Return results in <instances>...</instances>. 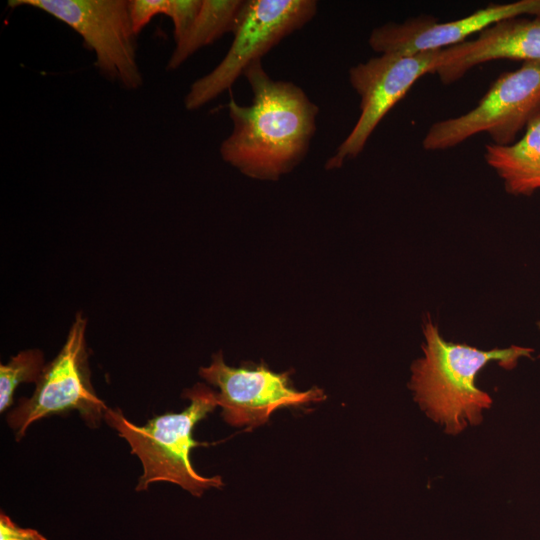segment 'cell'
<instances>
[{
  "mask_svg": "<svg viewBox=\"0 0 540 540\" xmlns=\"http://www.w3.org/2000/svg\"><path fill=\"white\" fill-rule=\"evenodd\" d=\"M10 7L30 6L65 23L94 52L95 66L111 82L127 90L143 84L137 63V34L125 0H10Z\"/></svg>",
  "mask_w": 540,
  "mask_h": 540,
  "instance_id": "obj_6",
  "label": "cell"
},
{
  "mask_svg": "<svg viewBox=\"0 0 540 540\" xmlns=\"http://www.w3.org/2000/svg\"><path fill=\"white\" fill-rule=\"evenodd\" d=\"M190 405L180 413L155 416L138 426L124 417L120 409L107 408L104 419L117 430L141 461L143 474L137 491L146 490L151 483L166 481L177 484L194 496L209 488L223 486L220 476L204 477L197 473L190 460V451L199 445L192 437L194 426L217 406L216 393L198 383L184 392Z\"/></svg>",
  "mask_w": 540,
  "mask_h": 540,
  "instance_id": "obj_3",
  "label": "cell"
},
{
  "mask_svg": "<svg viewBox=\"0 0 540 540\" xmlns=\"http://www.w3.org/2000/svg\"><path fill=\"white\" fill-rule=\"evenodd\" d=\"M0 540H47L38 531L17 526L6 514H0Z\"/></svg>",
  "mask_w": 540,
  "mask_h": 540,
  "instance_id": "obj_17",
  "label": "cell"
},
{
  "mask_svg": "<svg viewBox=\"0 0 540 540\" xmlns=\"http://www.w3.org/2000/svg\"><path fill=\"white\" fill-rule=\"evenodd\" d=\"M423 355L411 366L409 389L420 408L448 434L480 424L492 398L476 386L477 374L489 362L504 369L520 358H532L533 348L512 345L490 351L445 340L438 326L426 317L422 326Z\"/></svg>",
  "mask_w": 540,
  "mask_h": 540,
  "instance_id": "obj_2",
  "label": "cell"
},
{
  "mask_svg": "<svg viewBox=\"0 0 540 540\" xmlns=\"http://www.w3.org/2000/svg\"><path fill=\"white\" fill-rule=\"evenodd\" d=\"M201 0H168L165 15L172 19L174 40L179 42L190 30L198 16Z\"/></svg>",
  "mask_w": 540,
  "mask_h": 540,
  "instance_id": "obj_15",
  "label": "cell"
},
{
  "mask_svg": "<svg viewBox=\"0 0 540 540\" xmlns=\"http://www.w3.org/2000/svg\"><path fill=\"white\" fill-rule=\"evenodd\" d=\"M518 16H540V0L491 3L466 17L448 22H437L425 15L402 23L388 22L371 31L368 43L381 54L413 55L441 50L463 43L467 37L479 34L499 21Z\"/></svg>",
  "mask_w": 540,
  "mask_h": 540,
  "instance_id": "obj_10",
  "label": "cell"
},
{
  "mask_svg": "<svg viewBox=\"0 0 540 540\" xmlns=\"http://www.w3.org/2000/svg\"><path fill=\"white\" fill-rule=\"evenodd\" d=\"M167 6L168 0L129 1V14L135 33L138 35L154 16L165 14Z\"/></svg>",
  "mask_w": 540,
  "mask_h": 540,
  "instance_id": "obj_16",
  "label": "cell"
},
{
  "mask_svg": "<svg viewBox=\"0 0 540 540\" xmlns=\"http://www.w3.org/2000/svg\"><path fill=\"white\" fill-rule=\"evenodd\" d=\"M243 0H203L187 34L176 43L166 69H177L192 54L235 29Z\"/></svg>",
  "mask_w": 540,
  "mask_h": 540,
  "instance_id": "obj_13",
  "label": "cell"
},
{
  "mask_svg": "<svg viewBox=\"0 0 540 540\" xmlns=\"http://www.w3.org/2000/svg\"><path fill=\"white\" fill-rule=\"evenodd\" d=\"M45 367L43 352L29 349L13 356L7 364L0 365V411L13 404V396L21 383H37Z\"/></svg>",
  "mask_w": 540,
  "mask_h": 540,
  "instance_id": "obj_14",
  "label": "cell"
},
{
  "mask_svg": "<svg viewBox=\"0 0 540 540\" xmlns=\"http://www.w3.org/2000/svg\"><path fill=\"white\" fill-rule=\"evenodd\" d=\"M484 159L502 179L506 192L531 196L540 189V116L510 145L487 144Z\"/></svg>",
  "mask_w": 540,
  "mask_h": 540,
  "instance_id": "obj_12",
  "label": "cell"
},
{
  "mask_svg": "<svg viewBox=\"0 0 540 540\" xmlns=\"http://www.w3.org/2000/svg\"><path fill=\"white\" fill-rule=\"evenodd\" d=\"M446 61L435 74L449 85L474 66L494 60L540 62V16H518L499 21L472 41L446 48Z\"/></svg>",
  "mask_w": 540,
  "mask_h": 540,
  "instance_id": "obj_11",
  "label": "cell"
},
{
  "mask_svg": "<svg viewBox=\"0 0 540 540\" xmlns=\"http://www.w3.org/2000/svg\"><path fill=\"white\" fill-rule=\"evenodd\" d=\"M540 116V62H523L492 82L469 112L431 125L422 140L427 151L455 147L480 133L493 144L510 145L534 118Z\"/></svg>",
  "mask_w": 540,
  "mask_h": 540,
  "instance_id": "obj_4",
  "label": "cell"
},
{
  "mask_svg": "<svg viewBox=\"0 0 540 540\" xmlns=\"http://www.w3.org/2000/svg\"><path fill=\"white\" fill-rule=\"evenodd\" d=\"M199 374L219 389L216 400L222 407V416L235 427L253 428L268 422L279 408L326 398L319 388L303 392L294 389L287 373H275L264 365L256 368L228 366L222 352L213 356L209 366L200 368Z\"/></svg>",
  "mask_w": 540,
  "mask_h": 540,
  "instance_id": "obj_9",
  "label": "cell"
},
{
  "mask_svg": "<svg viewBox=\"0 0 540 540\" xmlns=\"http://www.w3.org/2000/svg\"><path fill=\"white\" fill-rule=\"evenodd\" d=\"M251 105L228 104L233 130L220 145L222 159L251 178L277 180L306 157L316 132L318 106L298 85L275 81L255 61L243 74Z\"/></svg>",
  "mask_w": 540,
  "mask_h": 540,
  "instance_id": "obj_1",
  "label": "cell"
},
{
  "mask_svg": "<svg viewBox=\"0 0 540 540\" xmlns=\"http://www.w3.org/2000/svg\"><path fill=\"white\" fill-rule=\"evenodd\" d=\"M446 59L445 49L413 55L385 53L352 66L349 81L360 96V116L353 129L325 164L335 169L357 157L385 115L423 75L432 73Z\"/></svg>",
  "mask_w": 540,
  "mask_h": 540,
  "instance_id": "obj_8",
  "label": "cell"
},
{
  "mask_svg": "<svg viewBox=\"0 0 540 540\" xmlns=\"http://www.w3.org/2000/svg\"><path fill=\"white\" fill-rule=\"evenodd\" d=\"M87 319L77 313L66 341L57 356L45 365L29 398H21L7 416L9 426L20 440L35 421L73 410L86 424L97 427L107 406L96 395L90 379L86 346Z\"/></svg>",
  "mask_w": 540,
  "mask_h": 540,
  "instance_id": "obj_7",
  "label": "cell"
},
{
  "mask_svg": "<svg viewBox=\"0 0 540 540\" xmlns=\"http://www.w3.org/2000/svg\"><path fill=\"white\" fill-rule=\"evenodd\" d=\"M316 13L314 0L243 1L229 50L210 73L190 86L184 98L185 108L197 110L230 89L249 65L301 29Z\"/></svg>",
  "mask_w": 540,
  "mask_h": 540,
  "instance_id": "obj_5",
  "label": "cell"
},
{
  "mask_svg": "<svg viewBox=\"0 0 540 540\" xmlns=\"http://www.w3.org/2000/svg\"><path fill=\"white\" fill-rule=\"evenodd\" d=\"M537 326L540 329V321L537 322Z\"/></svg>",
  "mask_w": 540,
  "mask_h": 540,
  "instance_id": "obj_18",
  "label": "cell"
}]
</instances>
